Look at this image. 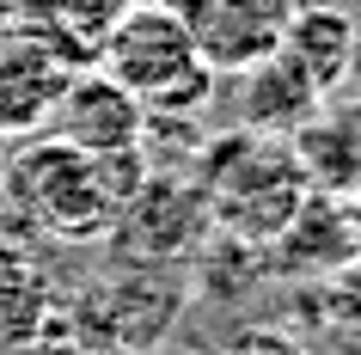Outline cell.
<instances>
[{"mask_svg": "<svg viewBox=\"0 0 361 355\" xmlns=\"http://www.w3.org/2000/svg\"><path fill=\"white\" fill-rule=\"evenodd\" d=\"M221 355H306V343L282 325H245L221 343Z\"/></svg>", "mask_w": 361, "mask_h": 355, "instance_id": "14", "label": "cell"}, {"mask_svg": "<svg viewBox=\"0 0 361 355\" xmlns=\"http://www.w3.org/2000/svg\"><path fill=\"white\" fill-rule=\"evenodd\" d=\"M141 123H147V111L111 74L92 68V74H68L43 129H49V141H61L74 153H123V148H141V135H147Z\"/></svg>", "mask_w": 361, "mask_h": 355, "instance_id": "5", "label": "cell"}, {"mask_svg": "<svg viewBox=\"0 0 361 355\" xmlns=\"http://www.w3.org/2000/svg\"><path fill=\"white\" fill-rule=\"evenodd\" d=\"M0 208H6V203H0Z\"/></svg>", "mask_w": 361, "mask_h": 355, "instance_id": "18", "label": "cell"}, {"mask_svg": "<svg viewBox=\"0 0 361 355\" xmlns=\"http://www.w3.org/2000/svg\"><path fill=\"white\" fill-rule=\"evenodd\" d=\"M0 203L25 208L56 239H98L116 221V203L98 184L92 153H74L61 141H49V135L19 148V160L0 166Z\"/></svg>", "mask_w": 361, "mask_h": 355, "instance_id": "2", "label": "cell"}, {"mask_svg": "<svg viewBox=\"0 0 361 355\" xmlns=\"http://www.w3.org/2000/svg\"><path fill=\"white\" fill-rule=\"evenodd\" d=\"M98 61H104L98 74H111L147 116H190L214 80L166 0L116 13L98 37Z\"/></svg>", "mask_w": 361, "mask_h": 355, "instance_id": "1", "label": "cell"}, {"mask_svg": "<svg viewBox=\"0 0 361 355\" xmlns=\"http://www.w3.org/2000/svg\"><path fill=\"white\" fill-rule=\"evenodd\" d=\"M300 6H337V13H349V19H361V0H300Z\"/></svg>", "mask_w": 361, "mask_h": 355, "instance_id": "15", "label": "cell"}, {"mask_svg": "<svg viewBox=\"0 0 361 355\" xmlns=\"http://www.w3.org/2000/svg\"><path fill=\"white\" fill-rule=\"evenodd\" d=\"M349 49H355V19L337 6H294L282 31V56L300 68L324 98L349 80Z\"/></svg>", "mask_w": 361, "mask_h": 355, "instance_id": "10", "label": "cell"}, {"mask_svg": "<svg viewBox=\"0 0 361 355\" xmlns=\"http://www.w3.org/2000/svg\"><path fill=\"white\" fill-rule=\"evenodd\" d=\"M349 80L361 86V19H355V49H349Z\"/></svg>", "mask_w": 361, "mask_h": 355, "instance_id": "16", "label": "cell"}, {"mask_svg": "<svg viewBox=\"0 0 361 355\" xmlns=\"http://www.w3.org/2000/svg\"><path fill=\"white\" fill-rule=\"evenodd\" d=\"M239 111H245V123L257 135L276 141V135H300L306 123L324 111V92L276 49V56H264L257 68H245V98H239Z\"/></svg>", "mask_w": 361, "mask_h": 355, "instance_id": "9", "label": "cell"}, {"mask_svg": "<svg viewBox=\"0 0 361 355\" xmlns=\"http://www.w3.org/2000/svg\"><path fill=\"white\" fill-rule=\"evenodd\" d=\"M98 306V331L111 337L116 349L129 355H153V343L178 325V306H184V288L171 276H153V270H135V276L111 282L104 294H92Z\"/></svg>", "mask_w": 361, "mask_h": 355, "instance_id": "7", "label": "cell"}, {"mask_svg": "<svg viewBox=\"0 0 361 355\" xmlns=\"http://www.w3.org/2000/svg\"><path fill=\"white\" fill-rule=\"evenodd\" d=\"M209 203L221 221L251 233V239H276L294 208L306 203V178L276 141H245V160H221L209 178Z\"/></svg>", "mask_w": 361, "mask_h": 355, "instance_id": "4", "label": "cell"}, {"mask_svg": "<svg viewBox=\"0 0 361 355\" xmlns=\"http://www.w3.org/2000/svg\"><path fill=\"white\" fill-rule=\"evenodd\" d=\"M111 233L129 258L166 263L202 233V196L190 184H178V178H147V184L135 190V203L111 221Z\"/></svg>", "mask_w": 361, "mask_h": 355, "instance_id": "6", "label": "cell"}, {"mask_svg": "<svg viewBox=\"0 0 361 355\" xmlns=\"http://www.w3.org/2000/svg\"><path fill=\"white\" fill-rule=\"evenodd\" d=\"M324 313L337 325H361V251L343 258L337 270H324Z\"/></svg>", "mask_w": 361, "mask_h": 355, "instance_id": "13", "label": "cell"}, {"mask_svg": "<svg viewBox=\"0 0 361 355\" xmlns=\"http://www.w3.org/2000/svg\"><path fill=\"white\" fill-rule=\"evenodd\" d=\"M209 74H245L282 49V31L300 0H166Z\"/></svg>", "mask_w": 361, "mask_h": 355, "instance_id": "3", "label": "cell"}, {"mask_svg": "<svg viewBox=\"0 0 361 355\" xmlns=\"http://www.w3.org/2000/svg\"><path fill=\"white\" fill-rule=\"evenodd\" d=\"M129 6H153V0H129Z\"/></svg>", "mask_w": 361, "mask_h": 355, "instance_id": "17", "label": "cell"}, {"mask_svg": "<svg viewBox=\"0 0 361 355\" xmlns=\"http://www.w3.org/2000/svg\"><path fill=\"white\" fill-rule=\"evenodd\" d=\"M56 325V288L19 245H0V349H37Z\"/></svg>", "mask_w": 361, "mask_h": 355, "instance_id": "11", "label": "cell"}, {"mask_svg": "<svg viewBox=\"0 0 361 355\" xmlns=\"http://www.w3.org/2000/svg\"><path fill=\"white\" fill-rule=\"evenodd\" d=\"M276 239H282L294 258L319 263V270H337L343 258H355V233H349V221H343L337 203H300L294 221H288Z\"/></svg>", "mask_w": 361, "mask_h": 355, "instance_id": "12", "label": "cell"}, {"mask_svg": "<svg viewBox=\"0 0 361 355\" xmlns=\"http://www.w3.org/2000/svg\"><path fill=\"white\" fill-rule=\"evenodd\" d=\"M68 68L56 61L49 43H13L0 49V135H31L49 123Z\"/></svg>", "mask_w": 361, "mask_h": 355, "instance_id": "8", "label": "cell"}]
</instances>
